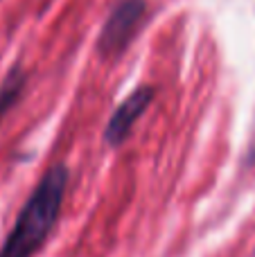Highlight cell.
<instances>
[{"label": "cell", "mask_w": 255, "mask_h": 257, "mask_svg": "<svg viewBox=\"0 0 255 257\" xmlns=\"http://www.w3.org/2000/svg\"><path fill=\"white\" fill-rule=\"evenodd\" d=\"M66 187L68 169L63 165H54L43 174L5 239L0 257H32L43 246L59 219Z\"/></svg>", "instance_id": "cell-1"}, {"label": "cell", "mask_w": 255, "mask_h": 257, "mask_svg": "<svg viewBox=\"0 0 255 257\" xmlns=\"http://www.w3.org/2000/svg\"><path fill=\"white\" fill-rule=\"evenodd\" d=\"M145 18V0H122L102 27L97 50L104 57L120 54L129 45Z\"/></svg>", "instance_id": "cell-2"}, {"label": "cell", "mask_w": 255, "mask_h": 257, "mask_svg": "<svg viewBox=\"0 0 255 257\" xmlns=\"http://www.w3.org/2000/svg\"><path fill=\"white\" fill-rule=\"evenodd\" d=\"M152 99H154V90L149 88V86H140L138 90H134V93L117 106V111L111 115V120H108V124H106V131H104V140L113 147L120 145V142L129 136V131L134 128L136 122H138V117L147 111Z\"/></svg>", "instance_id": "cell-3"}, {"label": "cell", "mask_w": 255, "mask_h": 257, "mask_svg": "<svg viewBox=\"0 0 255 257\" xmlns=\"http://www.w3.org/2000/svg\"><path fill=\"white\" fill-rule=\"evenodd\" d=\"M21 90H23V72L16 68L14 72H9V77L5 79V84L0 86V117L5 115V111H7L14 102H16V97L21 95Z\"/></svg>", "instance_id": "cell-4"}]
</instances>
